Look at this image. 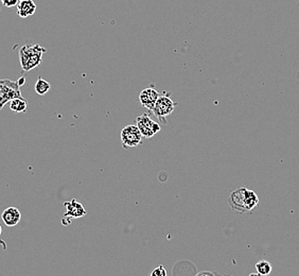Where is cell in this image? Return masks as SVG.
Masks as SVG:
<instances>
[{
    "mask_svg": "<svg viewBox=\"0 0 299 276\" xmlns=\"http://www.w3.org/2000/svg\"><path fill=\"white\" fill-rule=\"evenodd\" d=\"M21 2H23V0H21Z\"/></svg>",
    "mask_w": 299,
    "mask_h": 276,
    "instance_id": "obj_19",
    "label": "cell"
},
{
    "mask_svg": "<svg viewBox=\"0 0 299 276\" xmlns=\"http://www.w3.org/2000/svg\"><path fill=\"white\" fill-rule=\"evenodd\" d=\"M136 126L139 129L142 137L151 138L160 131V126L154 121L149 114H143L136 119Z\"/></svg>",
    "mask_w": 299,
    "mask_h": 276,
    "instance_id": "obj_6",
    "label": "cell"
},
{
    "mask_svg": "<svg viewBox=\"0 0 299 276\" xmlns=\"http://www.w3.org/2000/svg\"><path fill=\"white\" fill-rule=\"evenodd\" d=\"M2 3L7 8H13L18 5L19 0H2Z\"/></svg>",
    "mask_w": 299,
    "mask_h": 276,
    "instance_id": "obj_15",
    "label": "cell"
},
{
    "mask_svg": "<svg viewBox=\"0 0 299 276\" xmlns=\"http://www.w3.org/2000/svg\"><path fill=\"white\" fill-rule=\"evenodd\" d=\"M142 135L136 125L124 127L121 131V142L125 149L135 148L141 144Z\"/></svg>",
    "mask_w": 299,
    "mask_h": 276,
    "instance_id": "obj_4",
    "label": "cell"
},
{
    "mask_svg": "<svg viewBox=\"0 0 299 276\" xmlns=\"http://www.w3.org/2000/svg\"><path fill=\"white\" fill-rule=\"evenodd\" d=\"M150 276H167V270L163 265H158L157 268L153 270Z\"/></svg>",
    "mask_w": 299,
    "mask_h": 276,
    "instance_id": "obj_14",
    "label": "cell"
},
{
    "mask_svg": "<svg viewBox=\"0 0 299 276\" xmlns=\"http://www.w3.org/2000/svg\"><path fill=\"white\" fill-rule=\"evenodd\" d=\"M2 219L7 226L13 227L21 221L22 214L19 212V209L16 207H8L3 212Z\"/></svg>",
    "mask_w": 299,
    "mask_h": 276,
    "instance_id": "obj_9",
    "label": "cell"
},
{
    "mask_svg": "<svg viewBox=\"0 0 299 276\" xmlns=\"http://www.w3.org/2000/svg\"><path fill=\"white\" fill-rule=\"evenodd\" d=\"M256 270H257V273H259L261 276H266L271 274L273 268H272V264L268 261L260 260L256 263Z\"/></svg>",
    "mask_w": 299,
    "mask_h": 276,
    "instance_id": "obj_13",
    "label": "cell"
},
{
    "mask_svg": "<svg viewBox=\"0 0 299 276\" xmlns=\"http://www.w3.org/2000/svg\"><path fill=\"white\" fill-rule=\"evenodd\" d=\"M175 107H176L175 102L171 98L167 96H159L158 100L155 103V106H154V108L152 109V113L155 115V117H157L162 122L166 123L165 118L171 115L173 111L175 110Z\"/></svg>",
    "mask_w": 299,
    "mask_h": 276,
    "instance_id": "obj_5",
    "label": "cell"
},
{
    "mask_svg": "<svg viewBox=\"0 0 299 276\" xmlns=\"http://www.w3.org/2000/svg\"><path fill=\"white\" fill-rule=\"evenodd\" d=\"M196 276H215V275L210 272H201Z\"/></svg>",
    "mask_w": 299,
    "mask_h": 276,
    "instance_id": "obj_16",
    "label": "cell"
},
{
    "mask_svg": "<svg viewBox=\"0 0 299 276\" xmlns=\"http://www.w3.org/2000/svg\"><path fill=\"white\" fill-rule=\"evenodd\" d=\"M248 276H261V275H260L259 273H252V274H249Z\"/></svg>",
    "mask_w": 299,
    "mask_h": 276,
    "instance_id": "obj_17",
    "label": "cell"
},
{
    "mask_svg": "<svg viewBox=\"0 0 299 276\" xmlns=\"http://www.w3.org/2000/svg\"><path fill=\"white\" fill-rule=\"evenodd\" d=\"M64 206L66 207L64 219H66L67 221H69V223L71 219L82 218L86 215V209L84 208V206L74 199L69 202H65Z\"/></svg>",
    "mask_w": 299,
    "mask_h": 276,
    "instance_id": "obj_7",
    "label": "cell"
},
{
    "mask_svg": "<svg viewBox=\"0 0 299 276\" xmlns=\"http://www.w3.org/2000/svg\"><path fill=\"white\" fill-rule=\"evenodd\" d=\"M228 204L233 211L239 214L249 213L259 205V198L254 190L240 187L230 194Z\"/></svg>",
    "mask_w": 299,
    "mask_h": 276,
    "instance_id": "obj_1",
    "label": "cell"
},
{
    "mask_svg": "<svg viewBox=\"0 0 299 276\" xmlns=\"http://www.w3.org/2000/svg\"><path fill=\"white\" fill-rule=\"evenodd\" d=\"M159 98V94L157 90H155L152 87L143 89L139 94V101L142 104V106L148 109L149 111H152V109L155 106L156 101Z\"/></svg>",
    "mask_w": 299,
    "mask_h": 276,
    "instance_id": "obj_8",
    "label": "cell"
},
{
    "mask_svg": "<svg viewBox=\"0 0 299 276\" xmlns=\"http://www.w3.org/2000/svg\"><path fill=\"white\" fill-rule=\"evenodd\" d=\"M28 108L27 101L24 98H16L10 101V110L14 113H24Z\"/></svg>",
    "mask_w": 299,
    "mask_h": 276,
    "instance_id": "obj_11",
    "label": "cell"
},
{
    "mask_svg": "<svg viewBox=\"0 0 299 276\" xmlns=\"http://www.w3.org/2000/svg\"><path fill=\"white\" fill-rule=\"evenodd\" d=\"M21 83L19 81H11L8 79L0 80V110L10 102L16 98H23L21 93Z\"/></svg>",
    "mask_w": 299,
    "mask_h": 276,
    "instance_id": "obj_3",
    "label": "cell"
},
{
    "mask_svg": "<svg viewBox=\"0 0 299 276\" xmlns=\"http://www.w3.org/2000/svg\"><path fill=\"white\" fill-rule=\"evenodd\" d=\"M46 49L40 45H26L19 50V60L25 71H29L42 63V56Z\"/></svg>",
    "mask_w": 299,
    "mask_h": 276,
    "instance_id": "obj_2",
    "label": "cell"
},
{
    "mask_svg": "<svg viewBox=\"0 0 299 276\" xmlns=\"http://www.w3.org/2000/svg\"><path fill=\"white\" fill-rule=\"evenodd\" d=\"M3 234V228H2V225H0V235Z\"/></svg>",
    "mask_w": 299,
    "mask_h": 276,
    "instance_id": "obj_18",
    "label": "cell"
},
{
    "mask_svg": "<svg viewBox=\"0 0 299 276\" xmlns=\"http://www.w3.org/2000/svg\"><path fill=\"white\" fill-rule=\"evenodd\" d=\"M50 87H51L50 83L40 77V78H38V80L36 81V83H35V87L34 88H35L36 94L40 95V96H44V95H46L48 91L50 90Z\"/></svg>",
    "mask_w": 299,
    "mask_h": 276,
    "instance_id": "obj_12",
    "label": "cell"
},
{
    "mask_svg": "<svg viewBox=\"0 0 299 276\" xmlns=\"http://www.w3.org/2000/svg\"><path fill=\"white\" fill-rule=\"evenodd\" d=\"M36 11V5L33 0H23L17 5V14L19 17L27 18L31 16Z\"/></svg>",
    "mask_w": 299,
    "mask_h": 276,
    "instance_id": "obj_10",
    "label": "cell"
}]
</instances>
